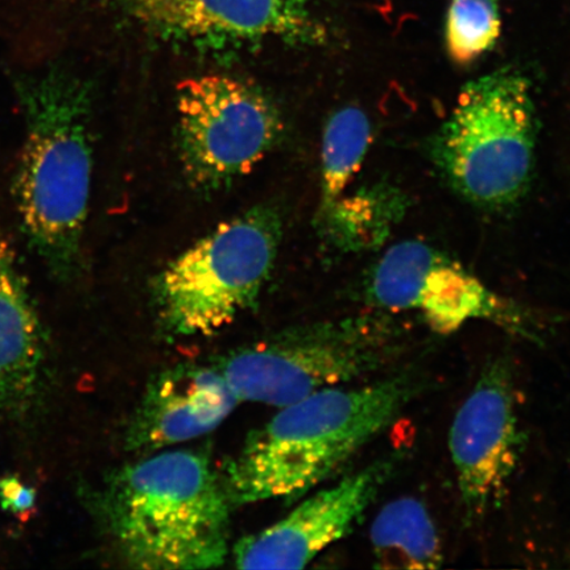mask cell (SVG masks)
I'll list each match as a JSON object with an SVG mask.
<instances>
[{
    "mask_svg": "<svg viewBox=\"0 0 570 570\" xmlns=\"http://www.w3.org/2000/svg\"><path fill=\"white\" fill-rule=\"evenodd\" d=\"M370 304L384 313L417 312L439 334L487 321L517 336L541 341L529 311L490 291L459 263L420 242L391 247L367 283Z\"/></svg>",
    "mask_w": 570,
    "mask_h": 570,
    "instance_id": "ba28073f",
    "label": "cell"
},
{
    "mask_svg": "<svg viewBox=\"0 0 570 570\" xmlns=\"http://www.w3.org/2000/svg\"><path fill=\"white\" fill-rule=\"evenodd\" d=\"M239 399L219 368L180 363L156 374L126 431L128 451L156 453L210 433L229 417Z\"/></svg>",
    "mask_w": 570,
    "mask_h": 570,
    "instance_id": "7c38bea8",
    "label": "cell"
},
{
    "mask_svg": "<svg viewBox=\"0 0 570 570\" xmlns=\"http://www.w3.org/2000/svg\"><path fill=\"white\" fill-rule=\"evenodd\" d=\"M170 45L224 52L265 42L316 46L326 30L316 0H101Z\"/></svg>",
    "mask_w": 570,
    "mask_h": 570,
    "instance_id": "9c48e42d",
    "label": "cell"
},
{
    "mask_svg": "<svg viewBox=\"0 0 570 570\" xmlns=\"http://www.w3.org/2000/svg\"><path fill=\"white\" fill-rule=\"evenodd\" d=\"M428 381L422 368L409 366L284 405L225 463L220 479L233 508L308 493L387 430Z\"/></svg>",
    "mask_w": 570,
    "mask_h": 570,
    "instance_id": "6da1fadb",
    "label": "cell"
},
{
    "mask_svg": "<svg viewBox=\"0 0 570 570\" xmlns=\"http://www.w3.org/2000/svg\"><path fill=\"white\" fill-rule=\"evenodd\" d=\"M26 140L13 185L21 229L56 281L81 273L92 170L91 87L60 66L13 82Z\"/></svg>",
    "mask_w": 570,
    "mask_h": 570,
    "instance_id": "3957f363",
    "label": "cell"
},
{
    "mask_svg": "<svg viewBox=\"0 0 570 570\" xmlns=\"http://www.w3.org/2000/svg\"><path fill=\"white\" fill-rule=\"evenodd\" d=\"M520 451L515 367L508 354H501L487 363L449 431V452L469 522L501 501Z\"/></svg>",
    "mask_w": 570,
    "mask_h": 570,
    "instance_id": "30bf717a",
    "label": "cell"
},
{
    "mask_svg": "<svg viewBox=\"0 0 570 570\" xmlns=\"http://www.w3.org/2000/svg\"><path fill=\"white\" fill-rule=\"evenodd\" d=\"M534 142L530 83L501 70L470 82L438 139L454 188L481 205L515 199L529 181Z\"/></svg>",
    "mask_w": 570,
    "mask_h": 570,
    "instance_id": "8992f818",
    "label": "cell"
},
{
    "mask_svg": "<svg viewBox=\"0 0 570 570\" xmlns=\"http://www.w3.org/2000/svg\"><path fill=\"white\" fill-rule=\"evenodd\" d=\"M498 0H452L445 23V46L462 66L490 51L501 35Z\"/></svg>",
    "mask_w": 570,
    "mask_h": 570,
    "instance_id": "2e32d148",
    "label": "cell"
},
{
    "mask_svg": "<svg viewBox=\"0 0 570 570\" xmlns=\"http://www.w3.org/2000/svg\"><path fill=\"white\" fill-rule=\"evenodd\" d=\"M51 370L45 326L0 233V413L21 426L45 411Z\"/></svg>",
    "mask_w": 570,
    "mask_h": 570,
    "instance_id": "4fadbf2b",
    "label": "cell"
},
{
    "mask_svg": "<svg viewBox=\"0 0 570 570\" xmlns=\"http://www.w3.org/2000/svg\"><path fill=\"white\" fill-rule=\"evenodd\" d=\"M405 459L391 452L331 488L320 490L268 529L234 546L239 569H302L325 548L344 539L365 515L377 494L394 479Z\"/></svg>",
    "mask_w": 570,
    "mask_h": 570,
    "instance_id": "8fae6325",
    "label": "cell"
},
{
    "mask_svg": "<svg viewBox=\"0 0 570 570\" xmlns=\"http://www.w3.org/2000/svg\"><path fill=\"white\" fill-rule=\"evenodd\" d=\"M128 567L210 569L230 553V512L208 455L178 449L130 463L83 493Z\"/></svg>",
    "mask_w": 570,
    "mask_h": 570,
    "instance_id": "7a4b0ae2",
    "label": "cell"
},
{
    "mask_svg": "<svg viewBox=\"0 0 570 570\" xmlns=\"http://www.w3.org/2000/svg\"><path fill=\"white\" fill-rule=\"evenodd\" d=\"M281 238L279 214L258 206L178 255L156 283L163 326L173 336L208 337L233 324L259 297Z\"/></svg>",
    "mask_w": 570,
    "mask_h": 570,
    "instance_id": "5b68a950",
    "label": "cell"
},
{
    "mask_svg": "<svg viewBox=\"0 0 570 570\" xmlns=\"http://www.w3.org/2000/svg\"><path fill=\"white\" fill-rule=\"evenodd\" d=\"M38 493L16 475L0 479V508L12 515L26 517L35 509Z\"/></svg>",
    "mask_w": 570,
    "mask_h": 570,
    "instance_id": "e0dca14e",
    "label": "cell"
},
{
    "mask_svg": "<svg viewBox=\"0 0 570 570\" xmlns=\"http://www.w3.org/2000/svg\"><path fill=\"white\" fill-rule=\"evenodd\" d=\"M409 327L377 312L287 327L214 361L240 402L281 409L394 365Z\"/></svg>",
    "mask_w": 570,
    "mask_h": 570,
    "instance_id": "277c9868",
    "label": "cell"
},
{
    "mask_svg": "<svg viewBox=\"0 0 570 570\" xmlns=\"http://www.w3.org/2000/svg\"><path fill=\"white\" fill-rule=\"evenodd\" d=\"M370 140L372 126L366 114L356 107H345L331 118L324 132L321 163V188L326 213L337 204L348 181L358 173Z\"/></svg>",
    "mask_w": 570,
    "mask_h": 570,
    "instance_id": "9a60e30c",
    "label": "cell"
},
{
    "mask_svg": "<svg viewBox=\"0 0 570 570\" xmlns=\"http://www.w3.org/2000/svg\"><path fill=\"white\" fill-rule=\"evenodd\" d=\"M176 106L183 166L198 189H220L252 173L281 138L274 104L237 78H188L177 87Z\"/></svg>",
    "mask_w": 570,
    "mask_h": 570,
    "instance_id": "52a82bcc",
    "label": "cell"
},
{
    "mask_svg": "<svg viewBox=\"0 0 570 570\" xmlns=\"http://www.w3.org/2000/svg\"><path fill=\"white\" fill-rule=\"evenodd\" d=\"M375 567L425 570L443 564V548L430 511L416 498H399L376 515L372 533Z\"/></svg>",
    "mask_w": 570,
    "mask_h": 570,
    "instance_id": "5bb4252c",
    "label": "cell"
}]
</instances>
